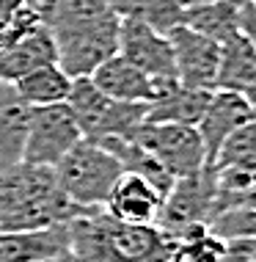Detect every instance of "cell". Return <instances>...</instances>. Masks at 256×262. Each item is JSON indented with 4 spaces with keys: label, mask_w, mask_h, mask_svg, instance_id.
Listing matches in <instances>:
<instances>
[{
    "label": "cell",
    "mask_w": 256,
    "mask_h": 262,
    "mask_svg": "<svg viewBox=\"0 0 256 262\" xmlns=\"http://www.w3.org/2000/svg\"><path fill=\"white\" fill-rule=\"evenodd\" d=\"M243 97H245V102H248V108H251L253 113V119H256V77H253V83L243 91Z\"/></svg>",
    "instance_id": "obj_25"
},
{
    "label": "cell",
    "mask_w": 256,
    "mask_h": 262,
    "mask_svg": "<svg viewBox=\"0 0 256 262\" xmlns=\"http://www.w3.org/2000/svg\"><path fill=\"white\" fill-rule=\"evenodd\" d=\"M72 251L69 224L33 232H0V262H47Z\"/></svg>",
    "instance_id": "obj_14"
},
{
    "label": "cell",
    "mask_w": 256,
    "mask_h": 262,
    "mask_svg": "<svg viewBox=\"0 0 256 262\" xmlns=\"http://www.w3.org/2000/svg\"><path fill=\"white\" fill-rule=\"evenodd\" d=\"M218 199V182L212 166H204L198 174L176 180L168 196L162 199V210L157 218V229L166 235L188 229V226H210L212 212H215Z\"/></svg>",
    "instance_id": "obj_8"
},
{
    "label": "cell",
    "mask_w": 256,
    "mask_h": 262,
    "mask_svg": "<svg viewBox=\"0 0 256 262\" xmlns=\"http://www.w3.org/2000/svg\"><path fill=\"white\" fill-rule=\"evenodd\" d=\"M168 240L171 262H220L226 251V243L218 235H212V229L204 224L168 235Z\"/></svg>",
    "instance_id": "obj_22"
},
{
    "label": "cell",
    "mask_w": 256,
    "mask_h": 262,
    "mask_svg": "<svg viewBox=\"0 0 256 262\" xmlns=\"http://www.w3.org/2000/svg\"><path fill=\"white\" fill-rule=\"evenodd\" d=\"M102 210L122 224L157 226V218L162 210V193L154 190L144 177L124 171L116 180V185H113Z\"/></svg>",
    "instance_id": "obj_12"
},
{
    "label": "cell",
    "mask_w": 256,
    "mask_h": 262,
    "mask_svg": "<svg viewBox=\"0 0 256 262\" xmlns=\"http://www.w3.org/2000/svg\"><path fill=\"white\" fill-rule=\"evenodd\" d=\"M253 3H256V0H253Z\"/></svg>",
    "instance_id": "obj_28"
},
{
    "label": "cell",
    "mask_w": 256,
    "mask_h": 262,
    "mask_svg": "<svg viewBox=\"0 0 256 262\" xmlns=\"http://www.w3.org/2000/svg\"><path fill=\"white\" fill-rule=\"evenodd\" d=\"M119 55L127 58L132 67H138L152 80H174L176 77L171 39L152 31L149 25L122 19L119 23Z\"/></svg>",
    "instance_id": "obj_10"
},
{
    "label": "cell",
    "mask_w": 256,
    "mask_h": 262,
    "mask_svg": "<svg viewBox=\"0 0 256 262\" xmlns=\"http://www.w3.org/2000/svg\"><path fill=\"white\" fill-rule=\"evenodd\" d=\"M184 25L218 45H226L240 33V0H215L184 11Z\"/></svg>",
    "instance_id": "obj_18"
},
{
    "label": "cell",
    "mask_w": 256,
    "mask_h": 262,
    "mask_svg": "<svg viewBox=\"0 0 256 262\" xmlns=\"http://www.w3.org/2000/svg\"><path fill=\"white\" fill-rule=\"evenodd\" d=\"M251 119H253V113L248 108L243 94H237V91H223V89L212 91L207 111H204L201 122L196 124L198 136H201V144H204V155H207V166H212V160H215V155L220 152L223 141L229 138L234 130H240L243 124H248Z\"/></svg>",
    "instance_id": "obj_11"
},
{
    "label": "cell",
    "mask_w": 256,
    "mask_h": 262,
    "mask_svg": "<svg viewBox=\"0 0 256 262\" xmlns=\"http://www.w3.org/2000/svg\"><path fill=\"white\" fill-rule=\"evenodd\" d=\"M19 97L31 105V108H44V105H61L66 102L69 91H72V77H69L58 63H47L41 69H33L22 80L14 83Z\"/></svg>",
    "instance_id": "obj_21"
},
{
    "label": "cell",
    "mask_w": 256,
    "mask_h": 262,
    "mask_svg": "<svg viewBox=\"0 0 256 262\" xmlns=\"http://www.w3.org/2000/svg\"><path fill=\"white\" fill-rule=\"evenodd\" d=\"M110 6L119 19L149 25L162 36L184 25V9L179 0H110Z\"/></svg>",
    "instance_id": "obj_19"
},
{
    "label": "cell",
    "mask_w": 256,
    "mask_h": 262,
    "mask_svg": "<svg viewBox=\"0 0 256 262\" xmlns=\"http://www.w3.org/2000/svg\"><path fill=\"white\" fill-rule=\"evenodd\" d=\"M72 254L80 262H171V240L157 226H135L94 210L69 221Z\"/></svg>",
    "instance_id": "obj_2"
},
{
    "label": "cell",
    "mask_w": 256,
    "mask_h": 262,
    "mask_svg": "<svg viewBox=\"0 0 256 262\" xmlns=\"http://www.w3.org/2000/svg\"><path fill=\"white\" fill-rule=\"evenodd\" d=\"M91 83L105 97L116 102H152L157 94V80L144 75L138 67H132L122 55H113L91 75Z\"/></svg>",
    "instance_id": "obj_15"
},
{
    "label": "cell",
    "mask_w": 256,
    "mask_h": 262,
    "mask_svg": "<svg viewBox=\"0 0 256 262\" xmlns=\"http://www.w3.org/2000/svg\"><path fill=\"white\" fill-rule=\"evenodd\" d=\"M135 144L152 155L174 180L193 177L207 166L204 144L196 127L144 122L138 136H135Z\"/></svg>",
    "instance_id": "obj_5"
},
{
    "label": "cell",
    "mask_w": 256,
    "mask_h": 262,
    "mask_svg": "<svg viewBox=\"0 0 256 262\" xmlns=\"http://www.w3.org/2000/svg\"><path fill=\"white\" fill-rule=\"evenodd\" d=\"M47 262H80V259H77L72 251H66V254H61V257H55V259H47Z\"/></svg>",
    "instance_id": "obj_27"
},
{
    "label": "cell",
    "mask_w": 256,
    "mask_h": 262,
    "mask_svg": "<svg viewBox=\"0 0 256 262\" xmlns=\"http://www.w3.org/2000/svg\"><path fill=\"white\" fill-rule=\"evenodd\" d=\"M210 229H212V235H218L223 243L256 237V188L251 193H245L237 204L220 210L210 221Z\"/></svg>",
    "instance_id": "obj_23"
},
{
    "label": "cell",
    "mask_w": 256,
    "mask_h": 262,
    "mask_svg": "<svg viewBox=\"0 0 256 262\" xmlns=\"http://www.w3.org/2000/svg\"><path fill=\"white\" fill-rule=\"evenodd\" d=\"M47 63H58V50L47 28H39L36 33L0 53V83H17Z\"/></svg>",
    "instance_id": "obj_17"
},
{
    "label": "cell",
    "mask_w": 256,
    "mask_h": 262,
    "mask_svg": "<svg viewBox=\"0 0 256 262\" xmlns=\"http://www.w3.org/2000/svg\"><path fill=\"white\" fill-rule=\"evenodd\" d=\"M174 47L176 80L188 89L215 91L218 89V67H220V45L212 41L193 28L179 25L168 33Z\"/></svg>",
    "instance_id": "obj_9"
},
{
    "label": "cell",
    "mask_w": 256,
    "mask_h": 262,
    "mask_svg": "<svg viewBox=\"0 0 256 262\" xmlns=\"http://www.w3.org/2000/svg\"><path fill=\"white\" fill-rule=\"evenodd\" d=\"M80 133L85 141L105 144V141H135L141 124L146 122V102H116L105 97L91 77L72 80V91L66 97Z\"/></svg>",
    "instance_id": "obj_4"
},
{
    "label": "cell",
    "mask_w": 256,
    "mask_h": 262,
    "mask_svg": "<svg viewBox=\"0 0 256 262\" xmlns=\"http://www.w3.org/2000/svg\"><path fill=\"white\" fill-rule=\"evenodd\" d=\"M182 3V9L188 11V9H196V6H207V3H215V0H179Z\"/></svg>",
    "instance_id": "obj_26"
},
{
    "label": "cell",
    "mask_w": 256,
    "mask_h": 262,
    "mask_svg": "<svg viewBox=\"0 0 256 262\" xmlns=\"http://www.w3.org/2000/svg\"><path fill=\"white\" fill-rule=\"evenodd\" d=\"M31 119L33 108L19 97L14 83H0V168L22 163Z\"/></svg>",
    "instance_id": "obj_16"
},
{
    "label": "cell",
    "mask_w": 256,
    "mask_h": 262,
    "mask_svg": "<svg viewBox=\"0 0 256 262\" xmlns=\"http://www.w3.org/2000/svg\"><path fill=\"white\" fill-rule=\"evenodd\" d=\"M212 91L188 89L179 80H157V94L146 108V122L152 124H184L196 127L207 111Z\"/></svg>",
    "instance_id": "obj_13"
},
{
    "label": "cell",
    "mask_w": 256,
    "mask_h": 262,
    "mask_svg": "<svg viewBox=\"0 0 256 262\" xmlns=\"http://www.w3.org/2000/svg\"><path fill=\"white\" fill-rule=\"evenodd\" d=\"M53 171L61 193L75 207L91 212L105 207V202H108L116 180L124 174V168L116 160V155L108 152L102 144L83 138Z\"/></svg>",
    "instance_id": "obj_3"
},
{
    "label": "cell",
    "mask_w": 256,
    "mask_h": 262,
    "mask_svg": "<svg viewBox=\"0 0 256 262\" xmlns=\"http://www.w3.org/2000/svg\"><path fill=\"white\" fill-rule=\"evenodd\" d=\"M94 212V210H91ZM85 215L61 193L55 171L17 163L0 168V232H33Z\"/></svg>",
    "instance_id": "obj_1"
},
{
    "label": "cell",
    "mask_w": 256,
    "mask_h": 262,
    "mask_svg": "<svg viewBox=\"0 0 256 262\" xmlns=\"http://www.w3.org/2000/svg\"><path fill=\"white\" fill-rule=\"evenodd\" d=\"M119 23L122 19L113 14L108 19L53 36L55 50H58V67L72 80L91 77L108 58L119 55Z\"/></svg>",
    "instance_id": "obj_6"
},
{
    "label": "cell",
    "mask_w": 256,
    "mask_h": 262,
    "mask_svg": "<svg viewBox=\"0 0 256 262\" xmlns=\"http://www.w3.org/2000/svg\"><path fill=\"white\" fill-rule=\"evenodd\" d=\"M80 141H83L80 124H77L75 113L66 102L33 108L22 163L55 168Z\"/></svg>",
    "instance_id": "obj_7"
},
{
    "label": "cell",
    "mask_w": 256,
    "mask_h": 262,
    "mask_svg": "<svg viewBox=\"0 0 256 262\" xmlns=\"http://www.w3.org/2000/svg\"><path fill=\"white\" fill-rule=\"evenodd\" d=\"M25 6V0H0V28L11 19L14 11H19Z\"/></svg>",
    "instance_id": "obj_24"
},
{
    "label": "cell",
    "mask_w": 256,
    "mask_h": 262,
    "mask_svg": "<svg viewBox=\"0 0 256 262\" xmlns=\"http://www.w3.org/2000/svg\"><path fill=\"white\" fill-rule=\"evenodd\" d=\"M256 77V50L243 33H237L226 45H220V67H218V89L243 91Z\"/></svg>",
    "instance_id": "obj_20"
}]
</instances>
